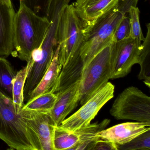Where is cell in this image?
<instances>
[{
  "mask_svg": "<svg viewBox=\"0 0 150 150\" xmlns=\"http://www.w3.org/2000/svg\"><path fill=\"white\" fill-rule=\"evenodd\" d=\"M59 45L58 44L50 65L37 86L32 91L28 102L39 96L52 91L62 67L59 59Z\"/></svg>",
  "mask_w": 150,
  "mask_h": 150,
  "instance_id": "9a60e30c",
  "label": "cell"
},
{
  "mask_svg": "<svg viewBox=\"0 0 150 150\" xmlns=\"http://www.w3.org/2000/svg\"><path fill=\"white\" fill-rule=\"evenodd\" d=\"M50 25L46 16L37 14L25 1H20L14 19L13 56L29 62L33 52L42 45Z\"/></svg>",
  "mask_w": 150,
  "mask_h": 150,
  "instance_id": "6da1fadb",
  "label": "cell"
},
{
  "mask_svg": "<svg viewBox=\"0 0 150 150\" xmlns=\"http://www.w3.org/2000/svg\"><path fill=\"white\" fill-rule=\"evenodd\" d=\"M117 0H75L74 7L83 23L92 21L113 7Z\"/></svg>",
  "mask_w": 150,
  "mask_h": 150,
  "instance_id": "4fadbf2b",
  "label": "cell"
},
{
  "mask_svg": "<svg viewBox=\"0 0 150 150\" xmlns=\"http://www.w3.org/2000/svg\"><path fill=\"white\" fill-rule=\"evenodd\" d=\"M0 139L12 149L39 150L26 121L16 112L12 98L1 90Z\"/></svg>",
  "mask_w": 150,
  "mask_h": 150,
  "instance_id": "3957f363",
  "label": "cell"
},
{
  "mask_svg": "<svg viewBox=\"0 0 150 150\" xmlns=\"http://www.w3.org/2000/svg\"><path fill=\"white\" fill-rule=\"evenodd\" d=\"M52 0H28L27 4L36 13L46 16Z\"/></svg>",
  "mask_w": 150,
  "mask_h": 150,
  "instance_id": "cb8c5ba5",
  "label": "cell"
},
{
  "mask_svg": "<svg viewBox=\"0 0 150 150\" xmlns=\"http://www.w3.org/2000/svg\"><path fill=\"white\" fill-rule=\"evenodd\" d=\"M150 125L142 122H126L104 129L98 137L120 145L128 143L139 134L150 130Z\"/></svg>",
  "mask_w": 150,
  "mask_h": 150,
  "instance_id": "30bf717a",
  "label": "cell"
},
{
  "mask_svg": "<svg viewBox=\"0 0 150 150\" xmlns=\"http://www.w3.org/2000/svg\"><path fill=\"white\" fill-rule=\"evenodd\" d=\"M90 150H117V148L114 143L100 138L94 142Z\"/></svg>",
  "mask_w": 150,
  "mask_h": 150,
  "instance_id": "d4e9b609",
  "label": "cell"
},
{
  "mask_svg": "<svg viewBox=\"0 0 150 150\" xmlns=\"http://www.w3.org/2000/svg\"><path fill=\"white\" fill-rule=\"evenodd\" d=\"M20 1H24L25 0H20Z\"/></svg>",
  "mask_w": 150,
  "mask_h": 150,
  "instance_id": "4316f807",
  "label": "cell"
},
{
  "mask_svg": "<svg viewBox=\"0 0 150 150\" xmlns=\"http://www.w3.org/2000/svg\"><path fill=\"white\" fill-rule=\"evenodd\" d=\"M15 12L0 0V56L8 57L14 51L13 27Z\"/></svg>",
  "mask_w": 150,
  "mask_h": 150,
  "instance_id": "7c38bea8",
  "label": "cell"
},
{
  "mask_svg": "<svg viewBox=\"0 0 150 150\" xmlns=\"http://www.w3.org/2000/svg\"><path fill=\"white\" fill-rule=\"evenodd\" d=\"M85 64L80 55L74 57L62 67L55 86L52 92L55 93L64 91L80 80Z\"/></svg>",
  "mask_w": 150,
  "mask_h": 150,
  "instance_id": "5bb4252c",
  "label": "cell"
},
{
  "mask_svg": "<svg viewBox=\"0 0 150 150\" xmlns=\"http://www.w3.org/2000/svg\"><path fill=\"white\" fill-rule=\"evenodd\" d=\"M114 85L107 82L59 126L67 131L74 132L89 125L102 108L114 97Z\"/></svg>",
  "mask_w": 150,
  "mask_h": 150,
  "instance_id": "52a82bcc",
  "label": "cell"
},
{
  "mask_svg": "<svg viewBox=\"0 0 150 150\" xmlns=\"http://www.w3.org/2000/svg\"><path fill=\"white\" fill-rule=\"evenodd\" d=\"M79 134L78 130L68 132L56 126L53 135L54 150H73L79 144Z\"/></svg>",
  "mask_w": 150,
  "mask_h": 150,
  "instance_id": "ac0fdd59",
  "label": "cell"
},
{
  "mask_svg": "<svg viewBox=\"0 0 150 150\" xmlns=\"http://www.w3.org/2000/svg\"><path fill=\"white\" fill-rule=\"evenodd\" d=\"M146 37L141 44V50L137 64L140 66L139 79L143 80L148 87H150V24H146Z\"/></svg>",
  "mask_w": 150,
  "mask_h": 150,
  "instance_id": "e0dca14e",
  "label": "cell"
},
{
  "mask_svg": "<svg viewBox=\"0 0 150 150\" xmlns=\"http://www.w3.org/2000/svg\"><path fill=\"white\" fill-rule=\"evenodd\" d=\"M117 146V150H150V130L138 135L126 144Z\"/></svg>",
  "mask_w": 150,
  "mask_h": 150,
  "instance_id": "44dd1931",
  "label": "cell"
},
{
  "mask_svg": "<svg viewBox=\"0 0 150 150\" xmlns=\"http://www.w3.org/2000/svg\"><path fill=\"white\" fill-rule=\"evenodd\" d=\"M129 8L121 1L92 21L83 23L84 39L80 56L85 65L98 52L112 42L113 34Z\"/></svg>",
  "mask_w": 150,
  "mask_h": 150,
  "instance_id": "7a4b0ae2",
  "label": "cell"
},
{
  "mask_svg": "<svg viewBox=\"0 0 150 150\" xmlns=\"http://www.w3.org/2000/svg\"><path fill=\"white\" fill-rule=\"evenodd\" d=\"M141 43L129 38L111 44L110 79L123 78L129 74L132 67L137 64Z\"/></svg>",
  "mask_w": 150,
  "mask_h": 150,
  "instance_id": "ba28073f",
  "label": "cell"
},
{
  "mask_svg": "<svg viewBox=\"0 0 150 150\" xmlns=\"http://www.w3.org/2000/svg\"><path fill=\"white\" fill-rule=\"evenodd\" d=\"M111 43L98 52L84 66L79 89V103L81 105L110 79Z\"/></svg>",
  "mask_w": 150,
  "mask_h": 150,
  "instance_id": "5b68a950",
  "label": "cell"
},
{
  "mask_svg": "<svg viewBox=\"0 0 150 150\" xmlns=\"http://www.w3.org/2000/svg\"><path fill=\"white\" fill-rule=\"evenodd\" d=\"M1 1L2 2H4L6 6H7L8 7L13 8V5H12L11 0H1Z\"/></svg>",
  "mask_w": 150,
  "mask_h": 150,
  "instance_id": "484cf974",
  "label": "cell"
},
{
  "mask_svg": "<svg viewBox=\"0 0 150 150\" xmlns=\"http://www.w3.org/2000/svg\"><path fill=\"white\" fill-rule=\"evenodd\" d=\"M31 66L30 62L27 63V65L21 69L18 72L13 81L12 97L16 112L19 114L24 105V85L28 76V71Z\"/></svg>",
  "mask_w": 150,
  "mask_h": 150,
  "instance_id": "2e32d148",
  "label": "cell"
},
{
  "mask_svg": "<svg viewBox=\"0 0 150 150\" xmlns=\"http://www.w3.org/2000/svg\"><path fill=\"white\" fill-rule=\"evenodd\" d=\"M139 9L137 7H133L130 8L128 14L130 20V38L137 42L141 43L144 40L139 22Z\"/></svg>",
  "mask_w": 150,
  "mask_h": 150,
  "instance_id": "7402d4cb",
  "label": "cell"
},
{
  "mask_svg": "<svg viewBox=\"0 0 150 150\" xmlns=\"http://www.w3.org/2000/svg\"><path fill=\"white\" fill-rule=\"evenodd\" d=\"M16 74L11 63L0 56V90L11 98L13 81Z\"/></svg>",
  "mask_w": 150,
  "mask_h": 150,
  "instance_id": "d6986e66",
  "label": "cell"
},
{
  "mask_svg": "<svg viewBox=\"0 0 150 150\" xmlns=\"http://www.w3.org/2000/svg\"><path fill=\"white\" fill-rule=\"evenodd\" d=\"M80 81L62 92L57 93V98L49 112L55 126H59L66 117L77 107L79 103Z\"/></svg>",
  "mask_w": 150,
  "mask_h": 150,
  "instance_id": "8fae6325",
  "label": "cell"
},
{
  "mask_svg": "<svg viewBox=\"0 0 150 150\" xmlns=\"http://www.w3.org/2000/svg\"><path fill=\"white\" fill-rule=\"evenodd\" d=\"M19 114L26 121L39 150H54L53 135L56 126L49 112L21 110Z\"/></svg>",
  "mask_w": 150,
  "mask_h": 150,
  "instance_id": "9c48e42d",
  "label": "cell"
},
{
  "mask_svg": "<svg viewBox=\"0 0 150 150\" xmlns=\"http://www.w3.org/2000/svg\"><path fill=\"white\" fill-rule=\"evenodd\" d=\"M57 98V94L52 92L43 94L29 101L24 104L21 110L50 112Z\"/></svg>",
  "mask_w": 150,
  "mask_h": 150,
  "instance_id": "ffe728a7",
  "label": "cell"
},
{
  "mask_svg": "<svg viewBox=\"0 0 150 150\" xmlns=\"http://www.w3.org/2000/svg\"><path fill=\"white\" fill-rule=\"evenodd\" d=\"M110 113L117 120H134L150 125V97L136 87H129L117 96Z\"/></svg>",
  "mask_w": 150,
  "mask_h": 150,
  "instance_id": "8992f818",
  "label": "cell"
},
{
  "mask_svg": "<svg viewBox=\"0 0 150 150\" xmlns=\"http://www.w3.org/2000/svg\"><path fill=\"white\" fill-rule=\"evenodd\" d=\"M130 33V20L129 16L123 17L116 28L112 37V42H116L129 38Z\"/></svg>",
  "mask_w": 150,
  "mask_h": 150,
  "instance_id": "603a6c76",
  "label": "cell"
},
{
  "mask_svg": "<svg viewBox=\"0 0 150 150\" xmlns=\"http://www.w3.org/2000/svg\"><path fill=\"white\" fill-rule=\"evenodd\" d=\"M83 39V22L75 12L73 4H68L61 13L58 28L59 59L62 67L80 55Z\"/></svg>",
  "mask_w": 150,
  "mask_h": 150,
  "instance_id": "277c9868",
  "label": "cell"
}]
</instances>
